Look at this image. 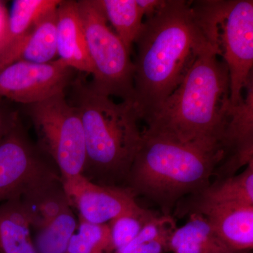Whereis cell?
I'll return each instance as SVG.
<instances>
[{
	"label": "cell",
	"mask_w": 253,
	"mask_h": 253,
	"mask_svg": "<svg viewBox=\"0 0 253 253\" xmlns=\"http://www.w3.org/2000/svg\"><path fill=\"white\" fill-rule=\"evenodd\" d=\"M220 51L211 40L181 84L157 112L146 120L145 131L181 143L226 145L236 106L230 101V83ZM231 150V149H230Z\"/></svg>",
	"instance_id": "cell-2"
},
{
	"label": "cell",
	"mask_w": 253,
	"mask_h": 253,
	"mask_svg": "<svg viewBox=\"0 0 253 253\" xmlns=\"http://www.w3.org/2000/svg\"><path fill=\"white\" fill-rule=\"evenodd\" d=\"M169 251L173 253H234L221 241L204 214L193 213L184 226L171 235Z\"/></svg>",
	"instance_id": "cell-14"
},
{
	"label": "cell",
	"mask_w": 253,
	"mask_h": 253,
	"mask_svg": "<svg viewBox=\"0 0 253 253\" xmlns=\"http://www.w3.org/2000/svg\"><path fill=\"white\" fill-rule=\"evenodd\" d=\"M61 0H16L9 13L7 28L0 42V51L27 33L38 20L59 4Z\"/></svg>",
	"instance_id": "cell-19"
},
{
	"label": "cell",
	"mask_w": 253,
	"mask_h": 253,
	"mask_svg": "<svg viewBox=\"0 0 253 253\" xmlns=\"http://www.w3.org/2000/svg\"><path fill=\"white\" fill-rule=\"evenodd\" d=\"M202 201L208 204H241L253 206V161L239 175L227 178L203 191Z\"/></svg>",
	"instance_id": "cell-21"
},
{
	"label": "cell",
	"mask_w": 253,
	"mask_h": 253,
	"mask_svg": "<svg viewBox=\"0 0 253 253\" xmlns=\"http://www.w3.org/2000/svg\"><path fill=\"white\" fill-rule=\"evenodd\" d=\"M72 104L84 129L86 163L83 175L104 185L126 181L142 142L139 116L130 101L116 103L78 77Z\"/></svg>",
	"instance_id": "cell-4"
},
{
	"label": "cell",
	"mask_w": 253,
	"mask_h": 253,
	"mask_svg": "<svg viewBox=\"0 0 253 253\" xmlns=\"http://www.w3.org/2000/svg\"><path fill=\"white\" fill-rule=\"evenodd\" d=\"M77 4L93 67L89 84L101 94L133 103L134 68L131 52L111 31L97 0H81Z\"/></svg>",
	"instance_id": "cell-6"
},
{
	"label": "cell",
	"mask_w": 253,
	"mask_h": 253,
	"mask_svg": "<svg viewBox=\"0 0 253 253\" xmlns=\"http://www.w3.org/2000/svg\"><path fill=\"white\" fill-rule=\"evenodd\" d=\"M197 212L204 214L221 241L233 252L253 247V206L201 202Z\"/></svg>",
	"instance_id": "cell-12"
},
{
	"label": "cell",
	"mask_w": 253,
	"mask_h": 253,
	"mask_svg": "<svg viewBox=\"0 0 253 253\" xmlns=\"http://www.w3.org/2000/svg\"><path fill=\"white\" fill-rule=\"evenodd\" d=\"M58 5L43 14L18 41L0 51V70L17 61L44 63L54 61L57 56Z\"/></svg>",
	"instance_id": "cell-11"
},
{
	"label": "cell",
	"mask_w": 253,
	"mask_h": 253,
	"mask_svg": "<svg viewBox=\"0 0 253 253\" xmlns=\"http://www.w3.org/2000/svg\"><path fill=\"white\" fill-rule=\"evenodd\" d=\"M146 18L155 14L162 6L165 0H136Z\"/></svg>",
	"instance_id": "cell-25"
},
{
	"label": "cell",
	"mask_w": 253,
	"mask_h": 253,
	"mask_svg": "<svg viewBox=\"0 0 253 253\" xmlns=\"http://www.w3.org/2000/svg\"><path fill=\"white\" fill-rule=\"evenodd\" d=\"M38 136L39 149L59 169L62 179L83 174L86 163L84 129L78 109L65 91L25 105Z\"/></svg>",
	"instance_id": "cell-7"
},
{
	"label": "cell",
	"mask_w": 253,
	"mask_h": 253,
	"mask_svg": "<svg viewBox=\"0 0 253 253\" xmlns=\"http://www.w3.org/2000/svg\"><path fill=\"white\" fill-rule=\"evenodd\" d=\"M20 199L32 231L45 226L71 206L61 177L35 188Z\"/></svg>",
	"instance_id": "cell-15"
},
{
	"label": "cell",
	"mask_w": 253,
	"mask_h": 253,
	"mask_svg": "<svg viewBox=\"0 0 253 253\" xmlns=\"http://www.w3.org/2000/svg\"><path fill=\"white\" fill-rule=\"evenodd\" d=\"M9 21V13L5 7L4 3L0 1V42L4 38Z\"/></svg>",
	"instance_id": "cell-26"
},
{
	"label": "cell",
	"mask_w": 253,
	"mask_h": 253,
	"mask_svg": "<svg viewBox=\"0 0 253 253\" xmlns=\"http://www.w3.org/2000/svg\"><path fill=\"white\" fill-rule=\"evenodd\" d=\"M75 71L62 60L38 63L17 61L0 70V96L25 105L40 102L66 90Z\"/></svg>",
	"instance_id": "cell-9"
},
{
	"label": "cell",
	"mask_w": 253,
	"mask_h": 253,
	"mask_svg": "<svg viewBox=\"0 0 253 253\" xmlns=\"http://www.w3.org/2000/svg\"><path fill=\"white\" fill-rule=\"evenodd\" d=\"M156 214L141 208L136 212L126 213L108 223L111 231L113 253L129 244Z\"/></svg>",
	"instance_id": "cell-23"
},
{
	"label": "cell",
	"mask_w": 253,
	"mask_h": 253,
	"mask_svg": "<svg viewBox=\"0 0 253 253\" xmlns=\"http://www.w3.org/2000/svg\"><path fill=\"white\" fill-rule=\"evenodd\" d=\"M78 219L71 206L45 226L32 231L37 253H65L77 229Z\"/></svg>",
	"instance_id": "cell-18"
},
{
	"label": "cell",
	"mask_w": 253,
	"mask_h": 253,
	"mask_svg": "<svg viewBox=\"0 0 253 253\" xmlns=\"http://www.w3.org/2000/svg\"><path fill=\"white\" fill-rule=\"evenodd\" d=\"M65 253H113L109 224H92L78 218L77 229Z\"/></svg>",
	"instance_id": "cell-22"
},
{
	"label": "cell",
	"mask_w": 253,
	"mask_h": 253,
	"mask_svg": "<svg viewBox=\"0 0 253 253\" xmlns=\"http://www.w3.org/2000/svg\"><path fill=\"white\" fill-rule=\"evenodd\" d=\"M196 3L166 0L146 18L134 44L133 105L146 121L176 90L209 41Z\"/></svg>",
	"instance_id": "cell-1"
},
{
	"label": "cell",
	"mask_w": 253,
	"mask_h": 253,
	"mask_svg": "<svg viewBox=\"0 0 253 253\" xmlns=\"http://www.w3.org/2000/svg\"><path fill=\"white\" fill-rule=\"evenodd\" d=\"M229 154L224 144L181 143L144 131L126 188L153 200L169 214L183 196L207 189L214 169Z\"/></svg>",
	"instance_id": "cell-3"
},
{
	"label": "cell",
	"mask_w": 253,
	"mask_h": 253,
	"mask_svg": "<svg viewBox=\"0 0 253 253\" xmlns=\"http://www.w3.org/2000/svg\"><path fill=\"white\" fill-rule=\"evenodd\" d=\"M56 51L59 59L75 71L92 74L77 1H61L58 5Z\"/></svg>",
	"instance_id": "cell-13"
},
{
	"label": "cell",
	"mask_w": 253,
	"mask_h": 253,
	"mask_svg": "<svg viewBox=\"0 0 253 253\" xmlns=\"http://www.w3.org/2000/svg\"><path fill=\"white\" fill-rule=\"evenodd\" d=\"M71 207L78 218L92 224H108L115 218L141 209L126 187L93 182L83 174L62 179Z\"/></svg>",
	"instance_id": "cell-10"
},
{
	"label": "cell",
	"mask_w": 253,
	"mask_h": 253,
	"mask_svg": "<svg viewBox=\"0 0 253 253\" xmlns=\"http://www.w3.org/2000/svg\"><path fill=\"white\" fill-rule=\"evenodd\" d=\"M0 253H37L20 199L0 204Z\"/></svg>",
	"instance_id": "cell-16"
},
{
	"label": "cell",
	"mask_w": 253,
	"mask_h": 253,
	"mask_svg": "<svg viewBox=\"0 0 253 253\" xmlns=\"http://www.w3.org/2000/svg\"><path fill=\"white\" fill-rule=\"evenodd\" d=\"M208 31L213 36L229 71L230 101L234 107L244 102V89L253 66L252 0L204 1Z\"/></svg>",
	"instance_id": "cell-5"
},
{
	"label": "cell",
	"mask_w": 253,
	"mask_h": 253,
	"mask_svg": "<svg viewBox=\"0 0 253 253\" xmlns=\"http://www.w3.org/2000/svg\"><path fill=\"white\" fill-rule=\"evenodd\" d=\"M103 14L126 49L131 47L140 33L144 15L136 0H97Z\"/></svg>",
	"instance_id": "cell-17"
},
{
	"label": "cell",
	"mask_w": 253,
	"mask_h": 253,
	"mask_svg": "<svg viewBox=\"0 0 253 253\" xmlns=\"http://www.w3.org/2000/svg\"><path fill=\"white\" fill-rule=\"evenodd\" d=\"M61 177L52 161L30 140L20 121L0 143V204Z\"/></svg>",
	"instance_id": "cell-8"
},
{
	"label": "cell",
	"mask_w": 253,
	"mask_h": 253,
	"mask_svg": "<svg viewBox=\"0 0 253 253\" xmlns=\"http://www.w3.org/2000/svg\"><path fill=\"white\" fill-rule=\"evenodd\" d=\"M175 221L169 214L156 215L139 234L122 249L113 253H163L169 251Z\"/></svg>",
	"instance_id": "cell-20"
},
{
	"label": "cell",
	"mask_w": 253,
	"mask_h": 253,
	"mask_svg": "<svg viewBox=\"0 0 253 253\" xmlns=\"http://www.w3.org/2000/svg\"><path fill=\"white\" fill-rule=\"evenodd\" d=\"M9 101L0 99V143L20 121L18 111Z\"/></svg>",
	"instance_id": "cell-24"
}]
</instances>
